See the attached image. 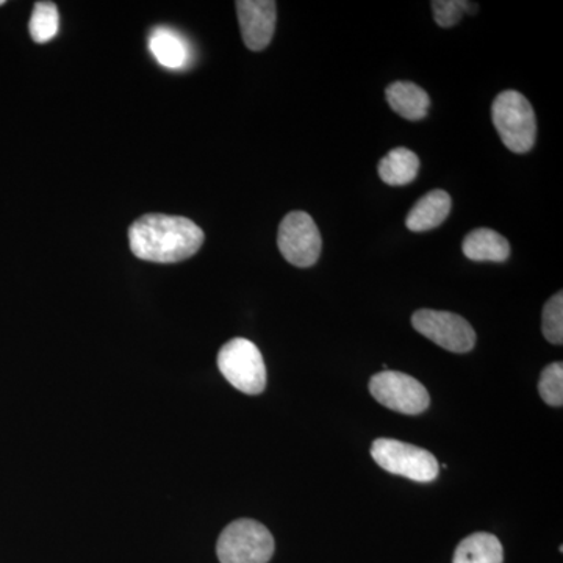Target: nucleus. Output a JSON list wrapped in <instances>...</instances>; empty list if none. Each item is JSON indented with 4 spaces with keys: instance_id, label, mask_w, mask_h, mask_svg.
Wrapping results in <instances>:
<instances>
[{
    "instance_id": "nucleus-20",
    "label": "nucleus",
    "mask_w": 563,
    "mask_h": 563,
    "mask_svg": "<svg viewBox=\"0 0 563 563\" xmlns=\"http://www.w3.org/2000/svg\"><path fill=\"white\" fill-rule=\"evenodd\" d=\"M0 5H5V0H0Z\"/></svg>"
},
{
    "instance_id": "nucleus-11",
    "label": "nucleus",
    "mask_w": 563,
    "mask_h": 563,
    "mask_svg": "<svg viewBox=\"0 0 563 563\" xmlns=\"http://www.w3.org/2000/svg\"><path fill=\"white\" fill-rule=\"evenodd\" d=\"M451 196L443 190L429 191L415 203L406 218V225L410 232H428L442 225L450 217Z\"/></svg>"
},
{
    "instance_id": "nucleus-17",
    "label": "nucleus",
    "mask_w": 563,
    "mask_h": 563,
    "mask_svg": "<svg viewBox=\"0 0 563 563\" xmlns=\"http://www.w3.org/2000/svg\"><path fill=\"white\" fill-rule=\"evenodd\" d=\"M542 331L544 339L553 344L563 343V292H555L543 307Z\"/></svg>"
},
{
    "instance_id": "nucleus-14",
    "label": "nucleus",
    "mask_w": 563,
    "mask_h": 563,
    "mask_svg": "<svg viewBox=\"0 0 563 563\" xmlns=\"http://www.w3.org/2000/svg\"><path fill=\"white\" fill-rule=\"evenodd\" d=\"M504 550L498 537L476 532L455 548L453 563H503Z\"/></svg>"
},
{
    "instance_id": "nucleus-3",
    "label": "nucleus",
    "mask_w": 563,
    "mask_h": 563,
    "mask_svg": "<svg viewBox=\"0 0 563 563\" xmlns=\"http://www.w3.org/2000/svg\"><path fill=\"white\" fill-rule=\"evenodd\" d=\"M221 563H268L274 554L272 532L255 520L233 521L218 539Z\"/></svg>"
},
{
    "instance_id": "nucleus-7",
    "label": "nucleus",
    "mask_w": 563,
    "mask_h": 563,
    "mask_svg": "<svg viewBox=\"0 0 563 563\" xmlns=\"http://www.w3.org/2000/svg\"><path fill=\"white\" fill-rule=\"evenodd\" d=\"M369 391L377 402L404 415H420L431 404V396L420 380L390 369L374 374L369 380Z\"/></svg>"
},
{
    "instance_id": "nucleus-18",
    "label": "nucleus",
    "mask_w": 563,
    "mask_h": 563,
    "mask_svg": "<svg viewBox=\"0 0 563 563\" xmlns=\"http://www.w3.org/2000/svg\"><path fill=\"white\" fill-rule=\"evenodd\" d=\"M433 18L440 27H453L461 22L463 14H474L477 11L476 3L466 0H433Z\"/></svg>"
},
{
    "instance_id": "nucleus-4",
    "label": "nucleus",
    "mask_w": 563,
    "mask_h": 563,
    "mask_svg": "<svg viewBox=\"0 0 563 563\" xmlns=\"http://www.w3.org/2000/svg\"><path fill=\"white\" fill-rule=\"evenodd\" d=\"M374 462L385 472L415 483H432L440 473L435 455L420 446L393 439H377L372 444Z\"/></svg>"
},
{
    "instance_id": "nucleus-9",
    "label": "nucleus",
    "mask_w": 563,
    "mask_h": 563,
    "mask_svg": "<svg viewBox=\"0 0 563 563\" xmlns=\"http://www.w3.org/2000/svg\"><path fill=\"white\" fill-rule=\"evenodd\" d=\"M235 5L247 49H266L276 31L277 3L273 0H239Z\"/></svg>"
},
{
    "instance_id": "nucleus-5",
    "label": "nucleus",
    "mask_w": 563,
    "mask_h": 563,
    "mask_svg": "<svg viewBox=\"0 0 563 563\" xmlns=\"http://www.w3.org/2000/svg\"><path fill=\"white\" fill-rule=\"evenodd\" d=\"M218 368L232 387L261 395L266 387V366L261 350L246 339H233L221 347Z\"/></svg>"
},
{
    "instance_id": "nucleus-2",
    "label": "nucleus",
    "mask_w": 563,
    "mask_h": 563,
    "mask_svg": "<svg viewBox=\"0 0 563 563\" xmlns=\"http://www.w3.org/2000/svg\"><path fill=\"white\" fill-rule=\"evenodd\" d=\"M492 120L504 146L515 154H526L536 144L537 122L531 102L521 92L503 91L493 101Z\"/></svg>"
},
{
    "instance_id": "nucleus-19",
    "label": "nucleus",
    "mask_w": 563,
    "mask_h": 563,
    "mask_svg": "<svg viewBox=\"0 0 563 563\" xmlns=\"http://www.w3.org/2000/svg\"><path fill=\"white\" fill-rule=\"evenodd\" d=\"M540 396L548 406L562 407L563 404V363L554 362L540 374Z\"/></svg>"
},
{
    "instance_id": "nucleus-12",
    "label": "nucleus",
    "mask_w": 563,
    "mask_h": 563,
    "mask_svg": "<svg viewBox=\"0 0 563 563\" xmlns=\"http://www.w3.org/2000/svg\"><path fill=\"white\" fill-rule=\"evenodd\" d=\"M462 251L473 262L503 263L510 257L509 242L492 229H474L463 240Z\"/></svg>"
},
{
    "instance_id": "nucleus-15",
    "label": "nucleus",
    "mask_w": 563,
    "mask_h": 563,
    "mask_svg": "<svg viewBox=\"0 0 563 563\" xmlns=\"http://www.w3.org/2000/svg\"><path fill=\"white\" fill-rule=\"evenodd\" d=\"M150 47L155 60L169 69H179L188 60V49L177 33L168 29L152 32Z\"/></svg>"
},
{
    "instance_id": "nucleus-13",
    "label": "nucleus",
    "mask_w": 563,
    "mask_h": 563,
    "mask_svg": "<svg viewBox=\"0 0 563 563\" xmlns=\"http://www.w3.org/2000/svg\"><path fill=\"white\" fill-rule=\"evenodd\" d=\"M379 177L391 187L412 184L420 173V158L407 147H396L379 162Z\"/></svg>"
},
{
    "instance_id": "nucleus-16",
    "label": "nucleus",
    "mask_w": 563,
    "mask_h": 563,
    "mask_svg": "<svg viewBox=\"0 0 563 563\" xmlns=\"http://www.w3.org/2000/svg\"><path fill=\"white\" fill-rule=\"evenodd\" d=\"M60 25L58 9L54 2H36L33 7L31 22H29V32L35 43L44 44L55 38Z\"/></svg>"
},
{
    "instance_id": "nucleus-6",
    "label": "nucleus",
    "mask_w": 563,
    "mask_h": 563,
    "mask_svg": "<svg viewBox=\"0 0 563 563\" xmlns=\"http://www.w3.org/2000/svg\"><path fill=\"white\" fill-rule=\"evenodd\" d=\"M277 246L285 261L298 268H310L320 258V229L306 211H291L280 222Z\"/></svg>"
},
{
    "instance_id": "nucleus-10",
    "label": "nucleus",
    "mask_w": 563,
    "mask_h": 563,
    "mask_svg": "<svg viewBox=\"0 0 563 563\" xmlns=\"http://www.w3.org/2000/svg\"><path fill=\"white\" fill-rule=\"evenodd\" d=\"M385 98L390 109L407 121L424 120L431 109L428 92L413 81H393L385 90Z\"/></svg>"
},
{
    "instance_id": "nucleus-1",
    "label": "nucleus",
    "mask_w": 563,
    "mask_h": 563,
    "mask_svg": "<svg viewBox=\"0 0 563 563\" xmlns=\"http://www.w3.org/2000/svg\"><path fill=\"white\" fill-rule=\"evenodd\" d=\"M202 229L184 217L151 213L139 218L129 229V244L140 261L177 263L188 261L199 250Z\"/></svg>"
},
{
    "instance_id": "nucleus-8",
    "label": "nucleus",
    "mask_w": 563,
    "mask_h": 563,
    "mask_svg": "<svg viewBox=\"0 0 563 563\" xmlns=\"http://www.w3.org/2000/svg\"><path fill=\"white\" fill-rule=\"evenodd\" d=\"M412 324L415 331L446 351L465 354L476 344V332L461 314L421 309L413 313Z\"/></svg>"
}]
</instances>
